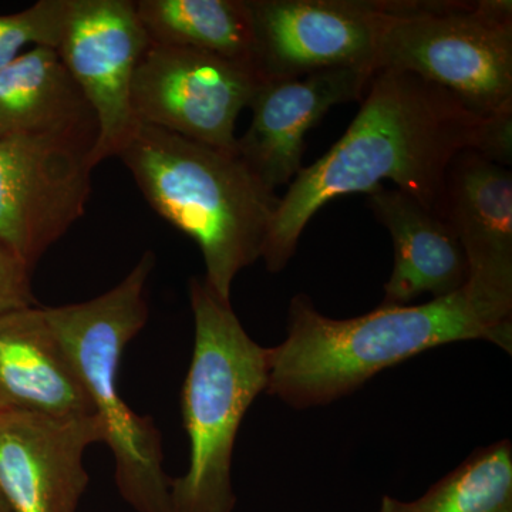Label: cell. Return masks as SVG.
<instances>
[{
    "label": "cell",
    "instance_id": "12",
    "mask_svg": "<svg viewBox=\"0 0 512 512\" xmlns=\"http://www.w3.org/2000/svg\"><path fill=\"white\" fill-rule=\"evenodd\" d=\"M373 74L349 67L262 83L249 106L251 126L238 138L239 156L271 190L292 183L303 168L306 134L332 107L362 101Z\"/></svg>",
    "mask_w": 512,
    "mask_h": 512
},
{
    "label": "cell",
    "instance_id": "11",
    "mask_svg": "<svg viewBox=\"0 0 512 512\" xmlns=\"http://www.w3.org/2000/svg\"><path fill=\"white\" fill-rule=\"evenodd\" d=\"M104 440L97 414L0 413V497L10 512H76L89 485L84 454Z\"/></svg>",
    "mask_w": 512,
    "mask_h": 512
},
{
    "label": "cell",
    "instance_id": "19",
    "mask_svg": "<svg viewBox=\"0 0 512 512\" xmlns=\"http://www.w3.org/2000/svg\"><path fill=\"white\" fill-rule=\"evenodd\" d=\"M69 0H40L12 15H0V69L22 55L29 45L57 49Z\"/></svg>",
    "mask_w": 512,
    "mask_h": 512
},
{
    "label": "cell",
    "instance_id": "22",
    "mask_svg": "<svg viewBox=\"0 0 512 512\" xmlns=\"http://www.w3.org/2000/svg\"><path fill=\"white\" fill-rule=\"evenodd\" d=\"M0 512H10L8 505H6L2 497H0Z\"/></svg>",
    "mask_w": 512,
    "mask_h": 512
},
{
    "label": "cell",
    "instance_id": "15",
    "mask_svg": "<svg viewBox=\"0 0 512 512\" xmlns=\"http://www.w3.org/2000/svg\"><path fill=\"white\" fill-rule=\"evenodd\" d=\"M367 197L393 241V271L379 306L410 305L426 293L443 298L467 285L466 254L444 218L397 188L382 185Z\"/></svg>",
    "mask_w": 512,
    "mask_h": 512
},
{
    "label": "cell",
    "instance_id": "13",
    "mask_svg": "<svg viewBox=\"0 0 512 512\" xmlns=\"http://www.w3.org/2000/svg\"><path fill=\"white\" fill-rule=\"evenodd\" d=\"M437 214L466 254L468 285L512 306V173L476 151L457 154L448 167Z\"/></svg>",
    "mask_w": 512,
    "mask_h": 512
},
{
    "label": "cell",
    "instance_id": "7",
    "mask_svg": "<svg viewBox=\"0 0 512 512\" xmlns=\"http://www.w3.org/2000/svg\"><path fill=\"white\" fill-rule=\"evenodd\" d=\"M252 66L187 47L150 43L141 57L131 107L137 123L238 151L235 126L261 87Z\"/></svg>",
    "mask_w": 512,
    "mask_h": 512
},
{
    "label": "cell",
    "instance_id": "2",
    "mask_svg": "<svg viewBox=\"0 0 512 512\" xmlns=\"http://www.w3.org/2000/svg\"><path fill=\"white\" fill-rule=\"evenodd\" d=\"M464 340H487L511 355V306L467 284L423 305L377 306L357 318L332 319L298 293L289 303L284 342L266 348L265 392L292 409L328 406L384 369Z\"/></svg>",
    "mask_w": 512,
    "mask_h": 512
},
{
    "label": "cell",
    "instance_id": "3",
    "mask_svg": "<svg viewBox=\"0 0 512 512\" xmlns=\"http://www.w3.org/2000/svg\"><path fill=\"white\" fill-rule=\"evenodd\" d=\"M121 161L160 217L197 242L205 284L224 301L264 252L279 198L238 151H222L138 123Z\"/></svg>",
    "mask_w": 512,
    "mask_h": 512
},
{
    "label": "cell",
    "instance_id": "14",
    "mask_svg": "<svg viewBox=\"0 0 512 512\" xmlns=\"http://www.w3.org/2000/svg\"><path fill=\"white\" fill-rule=\"evenodd\" d=\"M94 416L79 372L40 306L0 316V413Z\"/></svg>",
    "mask_w": 512,
    "mask_h": 512
},
{
    "label": "cell",
    "instance_id": "16",
    "mask_svg": "<svg viewBox=\"0 0 512 512\" xmlns=\"http://www.w3.org/2000/svg\"><path fill=\"white\" fill-rule=\"evenodd\" d=\"M96 116L52 47L0 69V138L67 137L96 144Z\"/></svg>",
    "mask_w": 512,
    "mask_h": 512
},
{
    "label": "cell",
    "instance_id": "4",
    "mask_svg": "<svg viewBox=\"0 0 512 512\" xmlns=\"http://www.w3.org/2000/svg\"><path fill=\"white\" fill-rule=\"evenodd\" d=\"M194 350L183 389L190 461L171 480L170 512H232V457L239 427L268 384V353L204 279L190 281Z\"/></svg>",
    "mask_w": 512,
    "mask_h": 512
},
{
    "label": "cell",
    "instance_id": "21",
    "mask_svg": "<svg viewBox=\"0 0 512 512\" xmlns=\"http://www.w3.org/2000/svg\"><path fill=\"white\" fill-rule=\"evenodd\" d=\"M474 151L491 163L510 168L512 164V110L485 117Z\"/></svg>",
    "mask_w": 512,
    "mask_h": 512
},
{
    "label": "cell",
    "instance_id": "18",
    "mask_svg": "<svg viewBox=\"0 0 512 512\" xmlns=\"http://www.w3.org/2000/svg\"><path fill=\"white\" fill-rule=\"evenodd\" d=\"M376 512H512V444L478 448L417 500L383 495Z\"/></svg>",
    "mask_w": 512,
    "mask_h": 512
},
{
    "label": "cell",
    "instance_id": "17",
    "mask_svg": "<svg viewBox=\"0 0 512 512\" xmlns=\"http://www.w3.org/2000/svg\"><path fill=\"white\" fill-rule=\"evenodd\" d=\"M138 19L154 45L187 47L255 67L248 0H140Z\"/></svg>",
    "mask_w": 512,
    "mask_h": 512
},
{
    "label": "cell",
    "instance_id": "10",
    "mask_svg": "<svg viewBox=\"0 0 512 512\" xmlns=\"http://www.w3.org/2000/svg\"><path fill=\"white\" fill-rule=\"evenodd\" d=\"M150 43L131 0H69L56 50L96 116V167L119 156L137 127L131 87Z\"/></svg>",
    "mask_w": 512,
    "mask_h": 512
},
{
    "label": "cell",
    "instance_id": "20",
    "mask_svg": "<svg viewBox=\"0 0 512 512\" xmlns=\"http://www.w3.org/2000/svg\"><path fill=\"white\" fill-rule=\"evenodd\" d=\"M30 269L0 242V316L37 306L30 286Z\"/></svg>",
    "mask_w": 512,
    "mask_h": 512
},
{
    "label": "cell",
    "instance_id": "1",
    "mask_svg": "<svg viewBox=\"0 0 512 512\" xmlns=\"http://www.w3.org/2000/svg\"><path fill=\"white\" fill-rule=\"evenodd\" d=\"M367 87L346 133L279 198L261 258L269 272L284 271L313 215L343 195L387 180L436 211L451 161L476 148L485 117L447 90L400 70L376 72Z\"/></svg>",
    "mask_w": 512,
    "mask_h": 512
},
{
    "label": "cell",
    "instance_id": "6",
    "mask_svg": "<svg viewBox=\"0 0 512 512\" xmlns=\"http://www.w3.org/2000/svg\"><path fill=\"white\" fill-rule=\"evenodd\" d=\"M416 74L481 117L512 110V3L386 2L375 72Z\"/></svg>",
    "mask_w": 512,
    "mask_h": 512
},
{
    "label": "cell",
    "instance_id": "8",
    "mask_svg": "<svg viewBox=\"0 0 512 512\" xmlns=\"http://www.w3.org/2000/svg\"><path fill=\"white\" fill-rule=\"evenodd\" d=\"M94 146L67 137L0 138V242L30 269L83 217Z\"/></svg>",
    "mask_w": 512,
    "mask_h": 512
},
{
    "label": "cell",
    "instance_id": "9",
    "mask_svg": "<svg viewBox=\"0 0 512 512\" xmlns=\"http://www.w3.org/2000/svg\"><path fill=\"white\" fill-rule=\"evenodd\" d=\"M262 82L325 70L375 72L386 0H248Z\"/></svg>",
    "mask_w": 512,
    "mask_h": 512
},
{
    "label": "cell",
    "instance_id": "5",
    "mask_svg": "<svg viewBox=\"0 0 512 512\" xmlns=\"http://www.w3.org/2000/svg\"><path fill=\"white\" fill-rule=\"evenodd\" d=\"M154 265L156 255L147 251L130 274L103 295L43 308L103 423L117 490L137 512H170L171 478L164 471L160 431L151 417L134 413L119 390L124 349L150 316L146 286Z\"/></svg>",
    "mask_w": 512,
    "mask_h": 512
}]
</instances>
